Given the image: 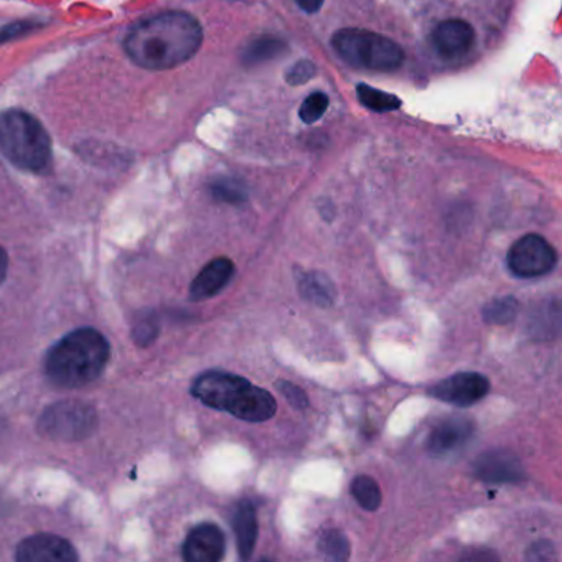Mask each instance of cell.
Here are the masks:
<instances>
[{
    "label": "cell",
    "mask_w": 562,
    "mask_h": 562,
    "mask_svg": "<svg viewBox=\"0 0 562 562\" xmlns=\"http://www.w3.org/2000/svg\"><path fill=\"white\" fill-rule=\"evenodd\" d=\"M202 42V25L193 15L166 12L136 25L124 41V48L140 68L159 71L189 61Z\"/></svg>",
    "instance_id": "cell-1"
},
{
    "label": "cell",
    "mask_w": 562,
    "mask_h": 562,
    "mask_svg": "<svg viewBox=\"0 0 562 562\" xmlns=\"http://www.w3.org/2000/svg\"><path fill=\"white\" fill-rule=\"evenodd\" d=\"M192 396L212 409L232 414L246 423H265L278 413V403L269 391L228 371L200 374L193 381Z\"/></svg>",
    "instance_id": "cell-2"
},
{
    "label": "cell",
    "mask_w": 562,
    "mask_h": 562,
    "mask_svg": "<svg viewBox=\"0 0 562 562\" xmlns=\"http://www.w3.org/2000/svg\"><path fill=\"white\" fill-rule=\"evenodd\" d=\"M110 357V341L103 334L94 328H78L48 351L45 370L57 386H87L104 373Z\"/></svg>",
    "instance_id": "cell-3"
},
{
    "label": "cell",
    "mask_w": 562,
    "mask_h": 562,
    "mask_svg": "<svg viewBox=\"0 0 562 562\" xmlns=\"http://www.w3.org/2000/svg\"><path fill=\"white\" fill-rule=\"evenodd\" d=\"M0 150L15 167L45 172L52 166V140L41 121L25 111L0 116Z\"/></svg>",
    "instance_id": "cell-4"
},
{
    "label": "cell",
    "mask_w": 562,
    "mask_h": 562,
    "mask_svg": "<svg viewBox=\"0 0 562 562\" xmlns=\"http://www.w3.org/2000/svg\"><path fill=\"white\" fill-rule=\"evenodd\" d=\"M338 57L361 70L390 74L403 65L404 52L396 42L384 35L361 29H344L331 38Z\"/></svg>",
    "instance_id": "cell-5"
},
{
    "label": "cell",
    "mask_w": 562,
    "mask_h": 562,
    "mask_svg": "<svg viewBox=\"0 0 562 562\" xmlns=\"http://www.w3.org/2000/svg\"><path fill=\"white\" fill-rule=\"evenodd\" d=\"M98 414L81 401H61L47 407L38 419V430L52 440L78 442L97 432Z\"/></svg>",
    "instance_id": "cell-6"
},
{
    "label": "cell",
    "mask_w": 562,
    "mask_h": 562,
    "mask_svg": "<svg viewBox=\"0 0 562 562\" xmlns=\"http://www.w3.org/2000/svg\"><path fill=\"white\" fill-rule=\"evenodd\" d=\"M506 261L516 278H541L558 265V252L542 236L526 235L509 248Z\"/></svg>",
    "instance_id": "cell-7"
},
{
    "label": "cell",
    "mask_w": 562,
    "mask_h": 562,
    "mask_svg": "<svg viewBox=\"0 0 562 562\" xmlns=\"http://www.w3.org/2000/svg\"><path fill=\"white\" fill-rule=\"evenodd\" d=\"M488 391V378L473 373V371H465V373L452 374V376L434 384L429 394L443 403L467 407L482 401Z\"/></svg>",
    "instance_id": "cell-8"
},
{
    "label": "cell",
    "mask_w": 562,
    "mask_h": 562,
    "mask_svg": "<svg viewBox=\"0 0 562 562\" xmlns=\"http://www.w3.org/2000/svg\"><path fill=\"white\" fill-rule=\"evenodd\" d=\"M19 562H77V549L57 535H35L18 546Z\"/></svg>",
    "instance_id": "cell-9"
},
{
    "label": "cell",
    "mask_w": 562,
    "mask_h": 562,
    "mask_svg": "<svg viewBox=\"0 0 562 562\" xmlns=\"http://www.w3.org/2000/svg\"><path fill=\"white\" fill-rule=\"evenodd\" d=\"M226 539L212 522L195 526L183 542V559L189 562H218L225 555Z\"/></svg>",
    "instance_id": "cell-10"
},
{
    "label": "cell",
    "mask_w": 562,
    "mask_h": 562,
    "mask_svg": "<svg viewBox=\"0 0 562 562\" xmlns=\"http://www.w3.org/2000/svg\"><path fill=\"white\" fill-rule=\"evenodd\" d=\"M473 430H475V426L467 417H449V419L442 420L434 427L429 440H427V449L434 456L453 452V450L460 449L469 442L470 437L473 436Z\"/></svg>",
    "instance_id": "cell-11"
},
{
    "label": "cell",
    "mask_w": 562,
    "mask_h": 562,
    "mask_svg": "<svg viewBox=\"0 0 562 562\" xmlns=\"http://www.w3.org/2000/svg\"><path fill=\"white\" fill-rule=\"evenodd\" d=\"M475 42V31L469 22L450 19L437 25L434 45L443 58H459L465 55Z\"/></svg>",
    "instance_id": "cell-12"
},
{
    "label": "cell",
    "mask_w": 562,
    "mask_h": 562,
    "mask_svg": "<svg viewBox=\"0 0 562 562\" xmlns=\"http://www.w3.org/2000/svg\"><path fill=\"white\" fill-rule=\"evenodd\" d=\"M235 276V265L232 259L216 258L200 271L190 285V299L192 301H205L215 297L218 292L228 285Z\"/></svg>",
    "instance_id": "cell-13"
},
{
    "label": "cell",
    "mask_w": 562,
    "mask_h": 562,
    "mask_svg": "<svg viewBox=\"0 0 562 562\" xmlns=\"http://www.w3.org/2000/svg\"><path fill=\"white\" fill-rule=\"evenodd\" d=\"M479 479L486 482L509 483L519 482L522 479V467L515 456L508 452L485 453L480 456L475 467Z\"/></svg>",
    "instance_id": "cell-14"
},
{
    "label": "cell",
    "mask_w": 562,
    "mask_h": 562,
    "mask_svg": "<svg viewBox=\"0 0 562 562\" xmlns=\"http://www.w3.org/2000/svg\"><path fill=\"white\" fill-rule=\"evenodd\" d=\"M233 528L236 532L239 555L243 561H248L255 551L256 541H258V518H256V509L251 502L239 503L235 518H233Z\"/></svg>",
    "instance_id": "cell-15"
},
{
    "label": "cell",
    "mask_w": 562,
    "mask_h": 562,
    "mask_svg": "<svg viewBox=\"0 0 562 562\" xmlns=\"http://www.w3.org/2000/svg\"><path fill=\"white\" fill-rule=\"evenodd\" d=\"M299 291L312 304L318 307H328L334 304L335 288L327 276L321 272H308V274H301L299 279Z\"/></svg>",
    "instance_id": "cell-16"
},
{
    "label": "cell",
    "mask_w": 562,
    "mask_h": 562,
    "mask_svg": "<svg viewBox=\"0 0 562 562\" xmlns=\"http://www.w3.org/2000/svg\"><path fill=\"white\" fill-rule=\"evenodd\" d=\"M350 492L358 505L367 512H376L380 508L383 496H381V488L376 480L371 476L358 475L351 482Z\"/></svg>",
    "instance_id": "cell-17"
},
{
    "label": "cell",
    "mask_w": 562,
    "mask_h": 562,
    "mask_svg": "<svg viewBox=\"0 0 562 562\" xmlns=\"http://www.w3.org/2000/svg\"><path fill=\"white\" fill-rule=\"evenodd\" d=\"M358 101L368 110L374 113H390V111L400 110L401 100L394 94L384 93V91L374 90L368 85H358Z\"/></svg>",
    "instance_id": "cell-18"
},
{
    "label": "cell",
    "mask_w": 562,
    "mask_h": 562,
    "mask_svg": "<svg viewBox=\"0 0 562 562\" xmlns=\"http://www.w3.org/2000/svg\"><path fill=\"white\" fill-rule=\"evenodd\" d=\"M284 50L285 45L282 41L271 37L259 38L246 48L243 60H245V65H258L279 57Z\"/></svg>",
    "instance_id": "cell-19"
},
{
    "label": "cell",
    "mask_w": 562,
    "mask_h": 562,
    "mask_svg": "<svg viewBox=\"0 0 562 562\" xmlns=\"http://www.w3.org/2000/svg\"><path fill=\"white\" fill-rule=\"evenodd\" d=\"M518 311L519 304L515 297L495 299L483 308V318L488 324L505 325L515 321Z\"/></svg>",
    "instance_id": "cell-20"
},
{
    "label": "cell",
    "mask_w": 562,
    "mask_h": 562,
    "mask_svg": "<svg viewBox=\"0 0 562 562\" xmlns=\"http://www.w3.org/2000/svg\"><path fill=\"white\" fill-rule=\"evenodd\" d=\"M318 549L335 561H347L350 558V542H348L347 536L338 529L325 531L318 541Z\"/></svg>",
    "instance_id": "cell-21"
},
{
    "label": "cell",
    "mask_w": 562,
    "mask_h": 562,
    "mask_svg": "<svg viewBox=\"0 0 562 562\" xmlns=\"http://www.w3.org/2000/svg\"><path fill=\"white\" fill-rule=\"evenodd\" d=\"M212 195L218 202L229 203V205H241L246 202V192L241 183L232 179L216 180L212 186Z\"/></svg>",
    "instance_id": "cell-22"
},
{
    "label": "cell",
    "mask_w": 562,
    "mask_h": 562,
    "mask_svg": "<svg viewBox=\"0 0 562 562\" xmlns=\"http://www.w3.org/2000/svg\"><path fill=\"white\" fill-rule=\"evenodd\" d=\"M159 322L154 314L140 315L136 321V325L133 327V340L136 341L139 347H149L153 341H156L157 335H159Z\"/></svg>",
    "instance_id": "cell-23"
},
{
    "label": "cell",
    "mask_w": 562,
    "mask_h": 562,
    "mask_svg": "<svg viewBox=\"0 0 562 562\" xmlns=\"http://www.w3.org/2000/svg\"><path fill=\"white\" fill-rule=\"evenodd\" d=\"M328 97L322 91L311 94L307 100L302 103L299 116L304 121L305 124H314L322 120L325 113H327Z\"/></svg>",
    "instance_id": "cell-24"
},
{
    "label": "cell",
    "mask_w": 562,
    "mask_h": 562,
    "mask_svg": "<svg viewBox=\"0 0 562 562\" xmlns=\"http://www.w3.org/2000/svg\"><path fill=\"white\" fill-rule=\"evenodd\" d=\"M278 387L282 396H284L295 409H305V407L308 406L307 394L304 393L302 387L295 386V384L289 383V381H279Z\"/></svg>",
    "instance_id": "cell-25"
},
{
    "label": "cell",
    "mask_w": 562,
    "mask_h": 562,
    "mask_svg": "<svg viewBox=\"0 0 562 562\" xmlns=\"http://www.w3.org/2000/svg\"><path fill=\"white\" fill-rule=\"evenodd\" d=\"M315 75V65L311 64V61L304 60L295 64L291 70L285 75V80H288L289 85L292 87H297V85H305L312 77Z\"/></svg>",
    "instance_id": "cell-26"
},
{
    "label": "cell",
    "mask_w": 562,
    "mask_h": 562,
    "mask_svg": "<svg viewBox=\"0 0 562 562\" xmlns=\"http://www.w3.org/2000/svg\"><path fill=\"white\" fill-rule=\"evenodd\" d=\"M32 29H34V25L31 22H18V24L5 25V27L0 29V44L24 37Z\"/></svg>",
    "instance_id": "cell-27"
},
{
    "label": "cell",
    "mask_w": 562,
    "mask_h": 562,
    "mask_svg": "<svg viewBox=\"0 0 562 562\" xmlns=\"http://www.w3.org/2000/svg\"><path fill=\"white\" fill-rule=\"evenodd\" d=\"M299 8L305 12V14H317L324 5L325 0H295Z\"/></svg>",
    "instance_id": "cell-28"
},
{
    "label": "cell",
    "mask_w": 562,
    "mask_h": 562,
    "mask_svg": "<svg viewBox=\"0 0 562 562\" xmlns=\"http://www.w3.org/2000/svg\"><path fill=\"white\" fill-rule=\"evenodd\" d=\"M9 256L5 249L0 246V284L8 278Z\"/></svg>",
    "instance_id": "cell-29"
}]
</instances>
